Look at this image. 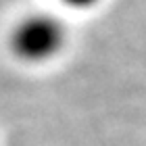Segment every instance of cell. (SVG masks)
<instances>
[{"instance_id":"2","label":"cell","mask_w":146,"mask_h":146,"mask_svg":"<svg viewBox=\"0 0 146 146\" xmlns=\"http://www.w3.org/2000/svg\"><path fill=\"white\" fill-rule=\"evenodd\" d=\"M67 2H71V4H77V6H86V4L96 2V0H67Z\"/></svg>"},{"instance_id":"1","label":"cell","mask_w":146,"mask_h":146,"mask_svg":"<svg viewBox=\"0 0 146 146\" xmlns=\"http://www.w3.org/2000/svg\"><path fill=\"white\" fill-rule=\"evenodd\" d=\"M61 40V29L50 19H31L19 29L17 44L31 56L50 52Z\"/></svg>"}]
</instances>
